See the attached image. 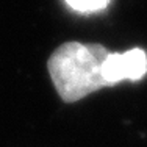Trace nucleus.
Listing matches in <instances>:
<instances>
[{"label":"nucleus","mask_w":147,"mask_h":147,"mask_svg":"<svg viewBox=\"0 0 147 147\" xmlns=\"http://www.w3.org/2000/svg\"><path fill=\"white\" fill-rule=\"evenodd\" d=\"M66 5L77 13H96L102 11L111 0H64Z\"/></svg>","instance_id":"3"},{"label":"nucleus","mask_w":147,"mask_h":147,"mask_svg":"<svg viewBox=\"0 0 147 147\" xmlns=\"http://www.w3.org/2000/svg\"><path fill=\"white\" fill-rule=\"evenodd\" d=\"M102 72L110 86L122 80H141L147 72V55L142 49H131L125 53H108Z\"/></svg>","instance_id":"2"},{"label":"nucleus","mask_w":147,"mask_h":147,"mask_svg":"<svg viewBox=\"0 0 147 147\" xmlns=\"http://www.w3.org/2000/svg\"><path fill=\"white\" fill-rule=\"evenodd\" d=\"M108 53L100 44L66 42L59 45L49 58V74L59 97L71 103L110 86L102 72Z\"/></svg>","instance_id":"1"}]
</instances>
